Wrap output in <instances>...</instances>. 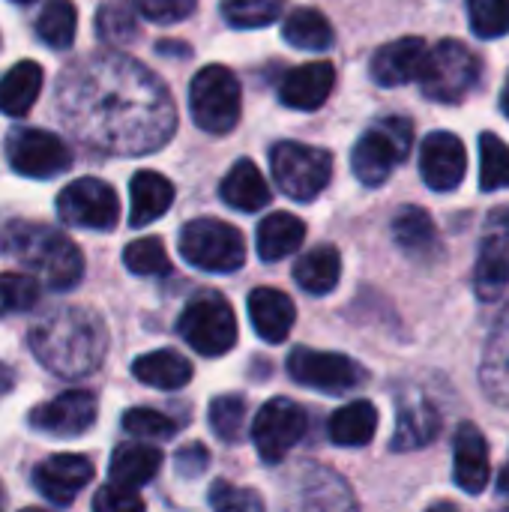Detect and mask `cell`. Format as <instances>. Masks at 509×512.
<instances>
[{
    "instance_id": "obj_50",
    "label": "cell",
    "mask_w": 509,
    "mask_h": 512,
    "mask_svg": "<svg viewBox=\"0 0 509 512\" xmlns=\"http://www.w3.org/2000/svg\"><path fill=\"white\" fill-rule=\"evenodd\" d=\"M501 108H504V114L509 117V78L507 84H504V96H501Z\"/></svg>"
},
{
    "instance_id": "obj_30",
    "label": "cell",
    "mask_w": 509,
    "mask_h": 512,
    "mask_svg": "<svg viewBox=\"0 0 509 512\" xmlns=\"http://www.w3.org/2000/svg\"><path fill=\"white\" fill-rule=\"evenodd\" d=\"M42 90V66L36 60H21L15 63L3 78H0V111L6 117H24Z\"/></svg>"
},
{
    "instance_id": "obj_31",
    "label": "cell",
    "mask_w": 509,
    "mask_h": 512,
    "mask_svg": "<svg viewBox=\"0 0 509 512\" xmlns=\"http://www.w3.org/2000/svg\"><path fill=\"white\" fill-rule=\"evenodd\" d=\"M258 255L264 261H282L288 255H294L303 240H306V225L303 219L291 216V213H270L261 225H258Z\"/></svg>"
},
{
    "instance_id": "obj_43",
    "label": "cell",
    "mask_w": 509,
    "mask_h": 512,
    "mask_svg": "<svg viewBox=\"0 0 509 512\" xmlns=\"http://www.w3.org/2000/svg\"><path fill=\"white\" fill-rule=\"evenodd\" d=\"M123 429L135 438L162 441V438H174L180 432V423L162 411H153V408H132L123 414Z\"/></svg>"
},
{
    "instance_id": "obj_26",
    "label": "cell",
    "mask_w": 509,
    "mask_h": 512,
    "mask_svg": "<svg viewBox=\"0 0 509 512\" xmlns=\"http://www.w3.org/2000/svg\"><path fill=\"white\" fill-rule=\"evenodd\" d=\"M174 204V186L159 171H138L129 183V225L144 228L168 213Z\"/></svg>"
},
{
    "instance_id": "obj_28",
    "label": "cell",
    "mask_w": 509,
    "mask_h": 512,
    "mask_svg": "<svg viewBox=\"0 0 509 512\" xmlns=\"http://www.w3.org/2000/svg\"><path fill=\"white\" fill-rule=\"evenodd\" d=\"M162 468V453L150 444H123L114 450L111 465H108V477L111 486L120 489H141L147 486Z\"/></svg>"
},
{
    "instance_id": "obj_16",
    "label": "cell",
    "mask_w": 509,
    "mask_h": 512,
    "mask_svg": "<svg viewBox=\"0 0 509 512\" xmlns=\"http://www.w3.org/2000/svg\"><path fill=\"white\" fill-rule=\"evenodd\" d=\"M468 171V153L459 135L432 132L420 147V174L432 192H456Z\"/></svg>"
},
{
    "instance_id": "obj_18",
    "label": "cell",
    "mask_w": 509,
    "mask_h": 512,
    "mask_svg": "<svg viewBox=\"0 0 509 512\" xmlns=\"http://www.w3.org/2000/svg\"><path fill=\"white\" fill-rule=\"evenodd\" d=\"M426 54H429L426 39L405 36V39L381 45L369 63V72H372L375 84H381V87H402V84H411L420 78Z\"/></svg>"
},
{
    "instance_id": "obj_14",
    "label": "cell",
    "mask_w": 509,
    "mask_h": 512,
    "mask_svg": "<svg viewBox=\"0 0 509 512\" xmlns=\"http://www.w3.org/2000/svg\"><path fill=\"white\" fill-rule=\"evenodd\" d=\"M509 288V207L486 216L480 252L474 264V291L483 303L498 300Z\"/></svg>"
},
{
    "instance_id": "obj_42",
    "label": "cell",
    "mask_w": 509,
    "mask_h": 512,
    "mask_svg": "<svg viewBox=\"0 0 509 512\" xmlns=\"http://www.w3.org/2000/svg\"><path fill=\"white\" fill-rule=\"evenodd\" d=\"M471 30L480 39H498L509 33V0H468Z\"/></svg>"
},
{
    "instance_id": "obj_19",
    "label": "cell",
    "mask_w": 509,
    "mask_h": 512,
    "mask_svg": "<svg viewBox=\"0 0 509 512\" xmlns=\"http://www.w3.org/2000/svg\"><path fill=\"white\" fill-rule=\"evenodd\" d=\"M336 84V69L327 60L318 63H303L294 66L291 72H285L282 84H279V99L282 105L294 108V111H315L321 108Z\"/></svg>"
},
{
    "instance_id": "obj_39",
    "label": "cell",
    "mask_w": 509,
    "mask_h": 512,
    "mask_svg": "<svg viewBox=\"0 0 509 512\" xmlns=\"http://www.w3.org/2000/svg\"><path fill=\"white\" fill-rule=\"evenodd\" d=\"M123 264L135 276H168L171 273V258H168L165 243L159 237L132 240L123 249Z\"/></svg>"
},
{
    "instance_id": "obj_32",
    "label": "cell",
    "mask_w": 509,
    "mask_h": 512,
    "mask_svg": "<svg viewBox=\"0 0 509 512\" xmlns=\"http://www.w3.org/2000/svg\"><path fill=\"white\" fill-rule=\"evenodd\" d=\"M294 279L306 294L324 297L342 279V258L333 246H315L294 264Z\"/></svg>"
},
{
    "instance_id": "obj_55",
    "label": "cell",
    "mask_w": 509,
    "mask_h": 512,
    "mask_svg": "<svg viewBox=\"0 0 509 512\" xmlns=\"http://www.w3.org/2000/svg\"><path fill=\"white\" fill-rule=\"evenodd\" d=\"M0 512H3V507H0Z\"/></svg>"
},
{
    "instance_id": "obj_15",
    "label": "cell",
    "mask_w": 509,
    "mask_h": 512,
    "mask_svg": "<svg viewBox=\"0 0 509 512\" xmlns=\"http://www.w3.org/2000/svg\"><path fill=\"white\" fill-rule=\"evenodd\" d=\"M96 396L87 390H66L57 399H48L36 405L27 414V423L33 432L51 435V438H78L96 423Z\"/></svg>"
},
{
    "instance_id": "obj_52",
    "label": "cell",
    "mask_w": 509,
    "mask_h": 512,
    "mask_svg": "<svg viewBox=\"0 0 509 512\" xmlns=\"http://www.w3.org/2000/svg\"><path fill=\"white\" fill-rule=\"evenodd\" d=\"M21 512H48V510H42V507H27V510H21Z\"/></svg>"
},
{
    "instance_id": "obj_11",
    "label": "cell",
    "mask_w": 509,
    "mask_h": 512,
    "mask_svg": "<svg viewBox=\"0 0 509 512\" xmlns=\"http://www.w3.org/2000/svg\"><path fill=\"white\" fill-rule=\"evenodd\" d=\"M57 216L87 231H111L120 222V198L99 177H81L57 195Z\"/></svg>"
},
{
    "instance_id": "obj_17",
    "label": "cell",
    "mask_w": 509,
    "mask_h": 512,
    "mask_svg": "<svg viewBox=\"0 0 509 512\" xmlns=\"http://www.w3.org/2000/svg\"><path fill=\"white\" fill-rule=\"evenodd\" d=\"M93 480V465L87 456L60 453L45 459L33 468V486L42 498H48L57 507H66L78 498V492Z\"/></svg>"
},
{
    "instance_id": "obj_7",
    "label": "cell",
    "mask_w": 509,
    "mask_h": 512,
    "mask_svg": "<svg viewBox=\"0 0 509 512\" xmlns=\"http://www.w3.org/2000/svg\"><path fill=\"white\" fill-rule=\"evenodd\" d=\"M180 255L207 273H234L246 264L243 234L222 219H195L180 231Z\"/></svg>"
},
{
    "instance_id": "obj_9",
    "label": "cell",
    "mask_w": 509,
    "mask_h": 512,
    "mask_svg": "<svg viewBox=\"0 0 509 512\" xmlns=\"http://www.w3.org/2000/svg\"><path fill=\"white\" fill-rule=\"evenodd\" d=\"M270 168L276 186L288 198L315 201L333 177V156L321 147H309L300 141H279L270 150Z\"/></svg>"
},
{
    "instance_id": "obj_2",
    "label": "cell",
    "mask_w": 509,
    "mask_h": 512,
    "mask_svg": "<svg viewBox=\"0 0 509 512\" xmlns=\"http://www.w3.org/2000/svg\"><path fill=\"white\" fill-rule=\"evenodd\" d=\"M27 345L48 372L75 381L102 366L108 354V330L93 309L60 306L30 327Z\"/></svg>"
},
{
    "instance_id": "obj_40",
    "label": "cell",
    "mask_w": 509,
    "mask_h": 512,
    "mask_svg": "<svg viewBox=\"0 0 509 512\" xmlns=\"http://www.w3.org/2000/svg\"><path fill=\"white\" fill-rule=\"evenodd\" d=\"M282 15V0H222V18L237 30H258Z\"/></svg>"
},
{
    "instance_id": "obj_29",
    "label": "cell",
    "mask_w": 509,
    "mask_h": 512,
    "mask_svg": "<svg viewBox=\"0 0 509 512\" xmlns=\"http://www.w3.org/2000/svg\"><path fill=\"white\" fill-rule=\"evenodd\" d=\"M132 375L141 384L156 387V390H180L192 381V363L171 348H159V351L141 354L132 363Z\"/></svg>"
},
{
    "instance_id": "obj_22",
    "label": "cell",
    "mask_w": 509,
    "mask_h": 512,
    "mask_svg": "<svg viewBox=\"0 0 509 512\" xmlns=\"http://www.w3.org/2000/svg\"><path fill=\"white\" fill-rule=\"evenodd\" d=\"M300 495L291 512H357L354 495L342 477L324 468H306L300 480Z\"/></svg>"
},
{
    "instance_id": "obj_35",
    "label": "cell",
    "mask_w": 509,
    "mask_h": 512,
    "mask_svg": "<svg viewBox=\"0 0 509 512\" xmlns=\"http://www.w3.org/2000/svg\"><path fill=\"white\" fill-rule=\"evenodd\" d=\"M78 30V12L69 0H48L36 18V36L48 45V48H69Z\"/></svg>"
},
{
    "instance_id": "obj_25",
    "label": "cell",
    "mask_w": 509,
    "mask_h": 512,
    "mask_svg": "<svg viewBox=\"0 0 509 512\" xmlns=\"http://www.w3.org/2000/svg\"><path fill=\"white\" fill-rule=\"evenodd\" d=\"M441 432V417L429 399L408 396L402 399L396 411V432H393V450L396 453H411L420 447H429Z\"/></svg>"
},
{
    "instance_id": "obj_5",
    "label": "cell",
    "mask_w": 509,
    "mask_h": 512,
    "mask_svg": "<svg viewBox=\"0 0 509 512\" xmlns=\"http://www.w3.org/2000/svg\"><path fill=\"white\" fill-rule=\"evenodd\" d=\"M480 57L462 45L459 39H444L435 48H429L423 72H420V90L432 102H462L477 84H480Z\"/></svg>"
},
{
    "instance_id": "obj_48",
    "label": "cell",
    "mask_w": 509,
    "mask_h": 512,
    "mask_svg": "<svg viewBox=\"0 0 509 512\" xmlns=\"http://www.w3.org/2000/svg\"><path fill=\"white\" fill-rule=\"evenodd\" d=\"M12 387H15V375H12V369H9V366H3V363H0V399H3Z\"/></svg>"
},
{
    "instance_id": "obj_34",
    "label": "cell",
    "mask_w": 509,
    "mask_h": 512,
    "mask_svg": "<svg viewBox=\"0 0 509 512\" xmlns=\"http://www.w3.org/2000/svg\"><path fill=\"white\" fill-rule=\"evenodd\" d=\"M282 36L300 51H327L336 42L333 24L327 21L324 12L312 6L291 9L282 21Z\"/></svg>"
},
{
    "instance_id": "obj_44",
    "label": "cell",
    "mask_w": 509,
    "mask_h": 512,
    "mask_svg": "<svg viewBox=\"0 0 509 512\" xmlns=\"http://www.w3.org/2000/svg\"><path fill=\"white\" fill-rule=\"evenodd\" d=\"M213 512H267L261 495L246 486H234L228 480H216L207 492Z\"/></svg>"
},
{
    "instance_id": "obj_13",
    "label": "cell",
    "mask_w": 509,
    "mask_h": 512,
    "mask_svg": "<svg viewBox=\"0 0 509 512\" xmlns=\"http://www.w3.org/2000/svg\"><path fill=\"white\" fill-rule=\"evenodd\" d=\"M306 435V411L291 399H270L255 423H252V441L258 456L267 465H279Z\"/></svg>"
},
{
    "instance_id": "obj_4",
    "label": "cell",
    "mask_w": 509,
    "mask_h": 512,
    "mask_svg": "<svg viewBox=\"0 0 509 512\" xmlns=\"http://www.w3.org/2000/svg\"><path fill=\"white\" fill-rule=\"evenodd\" d=\"M414 144V123L408 117H384L372 123L351 150L354 177L363 186H381L402 165Z\"/></svg>"
},
{
    "instance_id": "obj_54",
    "label": "cell",
    "mask_w": 509,
    "mask_h": 512,
    "mask_svg": "<svg viewBox=\"0 0 509 512\" xmlns=\"http://www.w3.org/2000/svg\"><path fill=\"white\" fill-rule=\"evenodd\" d=\"M12 3H18V6H27V3H33V0H12Z\"/></svg>"
},
{
    "instance_id": "obj_27",
    "label": "cell",
    "mask_w": 509,
    "mask_h": 512,
    "mask_svg": "<svg viewBox=\"0 0 509 512\" xmlns=\"http://www.w3.org/2000/svg\"><path fill=\"white\" fill-rule=\"evenodd\" d=\"M219 195L228 207L243 213H258L270 204V186L252 159H240L231 165V171L219 186Z\"/></svg>"
},
{
    "instance_id": "obj_51",
    "label": "cell",
    "mask_w": 509,
    "mask_h": 512,
    "mask_svg": "<svg viewBox=\"0 0 509 512\" xmlns=\"http://www.w3.org/2000/svg\"><path fill=\"white\" fill-rule=\"evenodd\" d=\"M429 512H459L456 507H450V504H438V507H432Z\"/></svg>"
},
{
    "instance_id": "obj_37",
    "label": "cell",
    "mask_w": 509,
    "mask_h": 512,
    "mask_svg": "<svg viewBox=\"0 0 509 512\" xmlns=\"http://www.w3.org/2000/svg\"><path fill=\"white\" fill-rule=\"evenodd\" d=\"M480 189H509V144L495 132L480 135Z\"/></svg>"
},
{
    "instance_id": "obj_24",
    "label": "cell",
    "mask_w": 509,
    "mask_h": 512,
    "mask_svg": "<svg viewBox=\"0 0 509 512\" xmlns=\"http://www.w3.org/2000/svg\"><path fill=\"white\" fill-rule=\"evenodd\" d=\"M393 240L411 261L432 264L435 258H441V237L435 219L423 207H402L393 216Z\"/></svg>"
},
{
    "instance_id": "obj_53",
    "label": "cell",
    "mask_w": 509,
    "mask_h": 512,
    "mask_svg": "<svg viewBox=\"0 0 509 512\" xmlns=\"http://www.w3.org/2000/svg\"><path fill=\"white\" fill-rule=\"evenodd\" d=\"M3 501H6V495H3V483H0V507H3Z\"/></svg>"
},
{
    "instance_id": "obj_6",
    "label": "cell",
    "mask_w": 509,
    "mask_h": 512,
    "mask_svg": "<svg viewBox=\"0 0 509 512\" xmlns=\"http://www.w3.org/2000/svg\"><path fill=\"white\" fill-rule=\"evenodd\" d=\"M189 111L198 129L228 135L240 120V81L228 66L210 63L189 84Z\"/></svg>"
},
{
    "instance_id": "obj_8",
    "label": "cell",
    "mask_w": 509,
    "mask_h": 512,
    "mask_svg": "<svg viewBox=\"0 0 509 512\" xmlns=\"http://www.w3.org/2000/svg\"><path fill=\"white\" fill-rule=\"evenodd\" d=\"M177 330L201 357H222L237 345V315L231 303L213 291H204L186 303Z\"/></svg>"
},
{
    "instance_id": "obj_12",
    "label": "cell",
    "mask_w": 509,
    "mask_h": 512,
    "mask_svg": "<svg viewBox=\"0 0 509 512\" xmlns=\"http://www.w3.org/2000/svg\"><path fill=\"white\" fill-rule=\"evenodd\" d=\"M288 375L312 390H321L327 396H339L348 390H357L366 381V369L333 351H312V348H294L288 354Z\"/></svg>"
},
{
    "instance_id": "obj_36",
    "label": "cell",
    "mask_w": 509,
    "mask_h": 512,
    "mask_svg": "<svg viewBox=\"0 0 509 512\" xmlns=\"http://www.w3.org/2000/svg\"><path fill=\"white\" fill-rule=\"evenodd\" d=\"M246 417H249V405L237 393H225L210 402V429L225 444H237L243 438Z\"/></svg>"
},
{
    "instance_id": "obj_3",
    "label": "cell",
    "mask_w": 509,
    "mask_h": 512,
    "mask_svg": "<svg viewBox=\"0 0 509 512\" xmlns=\"http://www.w3.org/2000/svg\"><path fill=\"white\" fill-rule=\"evenodd\" d=\"M0 249L18 258L30 270V276H39L51 291H69L84 276L81 249L63 231H54L48 225L9 222L0 231Z\"/></svg>"
},
{
    "instance_id": "obj_23",
    "label": "cell",
    "mask_w": 509,
    "mask_h": 512,
    "mask_svg": "<svg viewBox=\"0 0 509 512\" xmlns=\"http://www.w3.org/2000/svg\"><path fill=\"white\" fill-rule=\"evenodd\" d=\"M480 384L489 402L509 408V303L489 333L480 363Z\"/></svg>"
},
{
    "instance_id": "obj_21",
    "label": "cell",
    "mask_w": 509,
    "mask_h": 512,
    "mask_svg": "<svg viewBox=\"0 0 509 512\" xmlns=\"http://www.w3.org/2000/svg\"><path fill=\"white\" fill-rule=\"evenodd\" d=\"M249 318L255 333L270 342V345H282L291 330H294V318H297V306L294 300L279 291V288H255L249 294Z\"/></svg>"
},
{
    "instance_id": "obj_41",
    "label": "cell",
    "mask_w": 509,
    "mask_h": 512,
    "mask_svg": "<svg viewBox=\"0 0 509 512\" xmlns=\"http://www.w3.org/2000/svg\"><path fill=\"white\" fill-rule=\"evenodd\" d=\"M39 300V279L30 273H0V315L33 309Z\"/></svg>"
},
{
    "instance_id": "obj_45",
    "label": "cell",
    "mask_w": 509,
    "mask_h": 512,
    "mask_svg": "<svg viewBox=\"0 0 509 512\" xmlns=\"http://www.w3.org/2000/svg\"><path fill=\"white\" fill-rule=\"evenodd\" d=\"M135 6L153 24H177L195 12L198 0H135Z\"/></svg>"
},
{
    "instance_id": "obj_49",
    "label": "cell",
    "mask_w": 509,
    "mask_h": 512,
    "mask_svg": "<svg viewBox=\"0 0 509 512\" xmlns=\"http://www.w3.org/2000/svg\"><path fill=\"white\" fill-rule=\"evenodd\" d=\"M498 492H501L504 498H509V459L507 465H504V471H501V477H498Z\"/></svg>"
},
{
    "instance_id": "obj_20",
    "label": "cell",
    "mask_w": 509,
    "mask_h": 512,
    "mask_svg": "<svg viewBox=\"0 0 509 512\" xmlns=\"http://www.w3.org/2000/svg\"><path fill=\"white\" fill-rule=\"evenodd\" d=\"M453 477L462 492L480 495L492 480L489 444L474 423H462L453 441Z\"/></svg>"
},
{
    "instance_id": "obj_33",
    "label": "cell",
    "mask_w": 509,
    "mask_h": 512,
    "mask_svg": "<svg viewBox=\"0 0 509 512\" xmlns=\"http://www.w3.org/2000/svg\"><path fill=\"white\" fill-rule=\"evenodd\" d=\"M327 432H330V441L339 447H366L378 432V411L366 399L351 402L330 417Z\"/></svg>"
},
{
    "instance_id": "obj_47",
    "label": "cell",
    "mask_w": 509,
    "mask_h": 512,
    "mask_svg": "<svg viewBox=\"0 0 509 512\" xmlns=\"http://www.w3.org/2000/svg\"><path fill=\"white\" fill-rule=\"evenodd\" d=\"M207 462H210V456H207V450H204L201 444H189V447H183V450L177 453V459H174V465H177V474H180V477H198V474H204Z\"/></svg>"
},
{
    "instance_id": "obj_46",
    "label": "cell",
    "mask_w": 509,
    "mask_h": 512,
    "mask_svg": "<svg viewBox=\"0 0 509 512\" xmlns=\"http://www.w3.org/2000/svg\"><path fill=\"white\" fill-rule=\"evenodd\" d=\"M93 512H144V501L132 489L102 486L93 498Z\"/></svg>"
},
{
    "instance_id": "obj_1",
    "label": "cell",
    "mask_w": 509,
    "mask_h": 512,
    "mask_svg": "<svg viewBox=\"0 0 509 512\" xmlns=\"http://www.w3.org/2000/svg\"><path fill=\"white\" fill-rule=\"evenodd\" d=\"M60 111L87 144L123 156L159 150L177 126L162 81L123 54H99L72 66L60 81Z\"/></svg>"
},
{
    "instance_id": "obj_10",
    "label": "cell",
    "mask_w": 509,
    "mask_h": 512,
    "mask_svg": "<svg viewBox=\"0 0 509 512\" xmlns=\"http://www.w3.org/2000/svg\"><path fill=\"white\" fill-rule=\"evenodd\" d=\"M6 159L15 174L33 177V180H48L63 174L72 165V150L66 141H60L54 132L33 129V126H18L6 135Z\"/></svg>"
},
{
    "instance_id": "obj_38",
    "label": "cell",
    "mask_w": 509,
    "mask_h": 512,
    "mask_svg": "<svg viewBox=\"0 0 509 512\" xmlns=\"http://www.w3.org/2000/svg\"><path fill=\"white\" fill-rule=\"evenodd\" d=\"M96 33L105 45H129L138 36L135 12L126 0H111L96 12Z\"/></svg>"
}]
</instances>
